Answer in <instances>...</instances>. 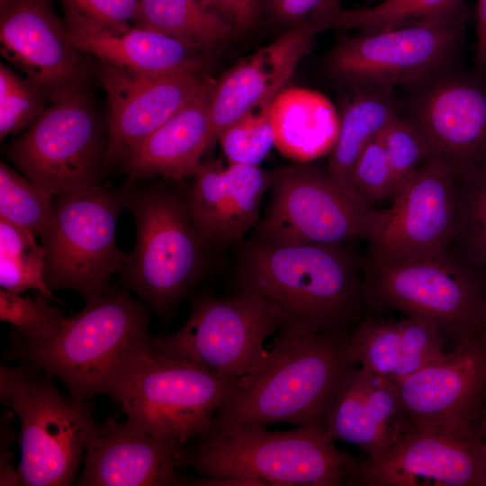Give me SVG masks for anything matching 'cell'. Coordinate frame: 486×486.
<instances>
[{"label": "cell", "instance_id": "6da1fadb", "mask_svg": "<svg viewBox=\"0 0 486 486\" xmlns=\"http://www.w3.org/2000/svg\"><path fill=\"white\" fill-rule=\"evenodd\" d=\"M237 290L257 293L283 317L279 337L352 328L371 311L363 259L346 245H280L255 238L242 248Z\"/></svg>", "mask_w": 486, "mask_h": 486}, {"label": "cell", "instance_id": "f35d334b", "mask_svg": "<svg viewBox=\"0 0 486 486\" xmlns=\"http://www.w3.org/2000/svg\"><path fill=\"white\" fill-rule=\"evenodd\" d=\"M67 28L122 30L136 24L140 0H62Z\"/></svg>", "mask_w": 486, "mask_h": 486}, {"label": "cell", "instance_id": "277c9868", "mask_svg": "<svg viewBox=\"0 0 486 486\" xmlns=\"http://www.w3.org/2000/svg\"><path fill=\"white\" fill-rule=\"evenodd\" d=\"M121 189L135 222V243L119 273L122 285L167 320L204 275L212 247L191 214L185 191L139 180Z\"/></svg>", "mask_w": 486, "mask_h": 486}, {"label": "cell", "instance_id": "4fadbf2b", "mask_svg": "<svg viewBox=\"0 0 486 486\" xmlns=\"http://www.w3.org/2000/svg\"><path fill=\"white\" fill-rule=\"evenodd\" d=\"M107 139L85 91L51 102L7 148L21 173L54 195L103 182Z\"/></svg>", "mask_w": 486, "mask_h": 486}, {"label": "cell", "instance_id": "f6af8a7d", "mask_svg": "<svg viewBox=\"0 0 486 486\" xmlns=\"http://www.w3.org/2000/svg\"><path fill=\"white\" fill-rule=\"evenodd\" d=\"M477 337L481 339L486 348V315L483 319L481 329Z\"/></svg>", "mask_w": 486, "mask_h": 486}, {"label": "cell", "instance_id": "5b68a950", "mask_svg": "<svg viewBox=\"0 0 486 486\" xmlns=\"http://www.w3.org/2000/svg\"><path fill=\"white\" fill-rule=\"evenodd\" d=\"M147 305L124 287H111L66 317L53 336L39 342L15 339L7 356L59 380L75 398L106 394L126 356L151 337Z\"/></svg>", "mask_w": 486, "mask_h": 486}, {"label": "cell", "instance_id": "f1b7e54d", "mask_svg": "<svg viewBox=\"0 0 486 486\" xmlns=\"http://www.w3.org/2000/svg\"><path fill=\"white\" fill-rule=\"evenodd\" d=\"M136 26L148 28L206 52L230 40L236 32L199 0H140Z\"/></svg>", "mask_w": 486, "mask_h": 486}, {"label": "cell", "instance_id": "bcb514c9", "mask_svg": "<svg viewBox=\"0 0 486 486\" xmlns=\"http://www.w3.org/2000/svg\"><path fill=\"white\" fill-rule=\"evenodd\" d=\"M14 1L15 0H0V9L7 6Z\"/></svg>", "mask_w": 486, "mask_h": 486}, {"label": "cell", "instance_id": "52a82bcc", "mask_svg": "<svg viewBox=\"0 0 486 486\" xmlns=\"http://www.w3.org/2000/svg\"><path fill=\"white\" fill-rule=\"evenodd\" d=\"M54 379L29 364L0 365V400L21 423L20 485L76 482L86 443L98 424L91 400L64 394Z\"/></svg>", "mask_w": 486, "mask_h": 486}, {"label": "cell", "instance_id": "836d02e7", "mask_svg": "<svg viewBox=\"0 0 486 486\" xmlns=\"http://www.w3.org/2000/svg\"><path fill=\"white\" fill-rule=\"evenodd\" d=\"M274 97L257 104L218 136L229 163L259 166L274 147L270 115Z\"/></svg>", "mask_w": 486, "mask_h": 486}, {"label": "cell", "instance_id": "7402d4cb", "mask_svg": "<svg viewBox=\"0 0 486 486\" xmlns=\"http://www.w3.org/2000/svg\"><path fill=\"white\" fill-rule=\"evenodd\" d=\"M318 32L311 25L290 27L214 80L210 104L213 141L245 112L285 87Z\"/></svg>", "mask_w": 486, "mask_h": 486}, {"label": "cell", "instance_id": "603a6c76", "mask_svg": "<svg viewBox=\"0 0 486 486\" xmlns=\"http://www.w3.org/2000/svg\"><path fill=\"white\" fill-rule=\"evenodd\" d=\"M325 428L334 439L356 446L367 456L381 454L414 430L398 383L357 365L345 376Z\"/></svg>", "mask_w": 486, "mask_h": 486}, {"label": "cell", "instance_id": "ffe728a7", "mask_svg": "<svg viewBox=\"0 0 486 486\" xmlns=\"http://www.w3.org/2000/svg\"><path fill=\"white\" fill-rule=\"evenodd\" d=\"M180 448L159 440L128 420L109 416L86 443L78 486L186 485L178 476Z\"/></svg>", "mask_w": 486, "mask_h": 486}, {"label": "cell", "instance_id": "d6986e66", "mask_svg": "<svg viewBox=\"0 0 486 486\" xmlns=\"http://www.w3.org/2000/svg\"><path fill=\"white\" fill-rule=\"evenodd\" d=\"M98 76L108 102L106 172L121 166L131 149L182 108L207 80L200 72L141 74L102 61Z\"/></svg>", "mask_w": 486, "mask_h": 486}, {"label": "cell", "instance_id": "3957f363", "mask_svg": "<svg viewBox=\"0 0 486 486\" xmlns=\"http://www.w3.org/2000/svg\"><path fill=\"white\" fill-rule=\"evenodd\" d=\"M324 427L266 426L211 430L184 446L179 467L238 486H348L358 458L338 449Z\"/></svg>", "mask_w": 486, "mask_h": 486}, {"label": "cell", "instance_id": "7c38bea8", "mask_svg": "<svg viewBox=\"0 0 486 486\" xmlns=\"http://www.w3.org/2000/svg\"><path fill=\"white\" fill-rule=\"evenodd\" d=\"M464 20L463 15L344 35L328 54L326 70L351 89H412L453 68Z\"/></svg>", "mask_w": 486, "mask_h": 486}, {"label": "cell", "instance_id": "9c48e42d", "mask_svg": "<svg viewBox=\"0 0 486 486\" xmlns=\"http://www.w3.org/2000/svg\"><path fill=\"white\" fill-rule=\"evenodd\" d=\"M124 202L122 189L102 183L85 191L55 195L52 217L40 236L49 289L70 290L86 302L110 287L128 253L116 244V225Z\"/></svg>", "mask_w": 486, "mask_h": 486}, {"label": "cell", "instance_id": "1f68e13d", "mask_svg": "<svg viewBox=\"0 0 486 486\" xmlns=\"http://www.w3.org/2000/svg\"><path fill=\"white\" fill-rule=\"evenodd\" d=\"M458 177L454 247L486 280V166Z\"/></svg>", "mask_w": 486, "mask_h": 486}, {"label": "cell", "instance_id": "484cf974", "mask_svg": "<svg viewBox=\"0 0 486 486\" xmlns=\"http://www.w3.org/2000/svg\"><path fill=\"white\" fill-rule=\"evenodd\" d=\"M76 47L102 62L141 74L200 72L206 51L159 32L130 26L122 30L68 29Z\"/></svg>", "mask_w": 486, "mask_h": 486}, {"label": "cell", "instance_id": "44dd1931", "mask_svg": "<svg viewBox=\"0 0 486 486\" xmlns=\"http://www.w3.org/2000/svg\"><path fill=\"white\" fill-rule=\"evenodd\" d=\"M275 171L239 163H202L185 190L191 214L212 247L235 243L259 222V209Z\"/></svg>", "mask_w": 486, "mask_h": 486}, {"label": "cell", "instance_id": "ba28073f", "mask_svg": "<svg viewBox=\"0 0 486 486\" xmlns=\"http://www.w3.org/2000/svg\"><path fill=\"white\" fill-rule=\"evenodd\" d=\"M363 292L371 312L426 320L453 346L476 338L486 315V280L452 246L397 263L363 258Z\"/></svg>", "mask_w": 486, "mask_h": 486}, {"label": "cell", "instance_id": "ac0fdd59", "mask_svg": "<svg viewBox=\"0 0 486 486\" xmlns=\"http://www.w3.org/2000/svg\"><path fill=\"white\" fill-rule=\"evenodd\" d=\"M0 10L1 54L47 101L85 91L82 52L47 0H15Z\"/></svg>", "mask_w": 486, "mask_h": 486}, {"label": "cell", "instance_id": "4dcf8cb0", "mask_svg": "<svg viewBox=\"0 0 486 486\" xmlns=\"http://www.w3.org/2000/svg\"><path fill=\"white\" fill-rule=\"evenodd\" d=\"M45 248L30 230L0 217V286L15 294L36 290L49 299Z\"/></svg>", "mask_w": 486, "mask_h": 486}, {"label": "cell", "instance_id": "e0dca14e", "mask_svg": "<svg viewBox=\"0 0 486 486\" xmlns=\"http://www.w3.org/2000/svg\"><path fill=\"white\" fill-rule=\"evenodd\" d=\"M397 383L414 429H479L486 400V348L478 337L457 343L443 358Z\"/></svg>", "mask_w": 486, "mask_h": 486}, {"label": "cell", "instance_id": "f546056e", "mask_svg": "<svg viewBox=\"0 0 486 486\" xmlns=\"http://www.w3.org/2000/svg\"><path fill=\"white\" fill-rule=\"evenodd\" d=\"M465 15L464 0H382L360 9L341 8L327 29L376 32L422 22Z\"/></svg>", "mask_w": 486, "mask_h": 486}, {"label": "cell", "instance_id": "b9f144b4", "mask_svg": "<svg viewBox=\"0 0 486 486\" xmlns=\"http://www.w3.org/2000/svg\"><path fill=\"white\" fill-rule=\"evenodd\" d=\"M15 413L13 410L3 412L0 419V485H20L17 468L14 466V456L11 451L13 442L18 438L14 430L13 420Z\"/></svg>", "mask_w": 486, "mask_h": 486}, {"label": "cell", "instance_id": "8fae6325", "mask_svg": "<svg viewBox=\"0 0 486 486\" xmlns=\"http://www.w3.org/2000/svg\"><path fill=\"white\" fill-rule=\"evenodd\" d=\"M176 331L151 337L159 352L194 363L212 373L238 380L267 362L265 340L283 326L279 310L260 295L237 290L228 297L198 294Z\"/></svg>", "mask_w": 486, "mask_h": 486}, {"label": "cell", "instance_id": "d6a6232c", "mask_svg": "<svg viewBox=\"0 0 486 486\" xmlns=\"http://www.w3.org/2000/svg\"><path fill=\"white\" fill-rule=\"evenodd\" d=\"M54 194L0 164V217L40 237L49 226Z\"/></svg>", "mask_w": 486, "mask_h": 486}, {"label": "cell", "instance_id": "4316f807", "mask_svg": "<svg viewBox=\"0 0 486 486\" xmlns=\"http://www.w3.org/2000/svg\"><path fill=\"white\" fill-rule=\"evenodd\" d=\"M274 147L294 162H310L331 151L338 130V115L320 94L284 87L270 108Z\"/></svg>", "mask_w": 486, "mask_h": 486}, {"label": "cell", "instance_id": "ab89813d", "mask_svg": "<svg viewBox=\"0 0 486 486\" xmlns=\"http://www.w3.org/2000/svg\"><path fill=\"white\" fill-rule=\"evenodd\" d=\"M263 14L284 27L311 25L319 32L341 9L339 0H260Z\"/></svg>", "mask_w": 486, "mask_h": 486}, {"label": "cell", "instance_id": "cb8c5ba5", "mask_svg": "<svg viewBox=\"0 0 486 486\" xmlns=\"http://www.w3.org/2000/svg\"><path fill=\"white\" fill-rule=\"evenodd\" d=\"M213 83L207 78L182 108L131 149L120 166L128 180L159 176L178 182L196 174L214 142L210 115Z\"/></svg>", "mask_w": 486, "mask_h": 486}, {"label": "cell", "instance_id": "9a60e30c", "mask_svg": "<svg viewBox=\"0 0 486 486\" xmlns=\"http://www.w3.org/2000/svg\"><path fill=\"white\" fill-rule=\"evenodd\" d=\"M407 117L462 176L486 166V77L453 68L412 89Z\"/></svg>", "mask_w": 486, "mask_h": 486}, {"label": "cell", "instance_id": "ee69618b", "mask_svg": "<svg viewBox=\"0 0 486 486\" xmlns=\"http://www.w3.org/2000/svg\"><path fill=\"white\" fill-rule=\"evenodd\" d=\"M480 433H481V436H482V439L484 440V442L486 444V400H485V403H484V406H483L482 418H481V421H480Z\"/></svg>", "mask_w": 486, "mask_h": 486}, {"label": "cell", "instance_id": "7a4b0ae2", "mask_svg": "<svg viewBox=\"0 0 486 486\" xmlns=\"http://www.w3.org/2000/svg\"><path fill=\"white\" fill-rule=\"evenodd\" d=\"M352 328L277 336L266 364L236 381L211 430L278 422L325 428L345 376L357 365L350 349Z\"/></svg>", "mask_w": 486, "mask_h": 486}, {"label": "cell", "instance_id": "e575fe53", "mask_svg": "<svg viewBox=\"0 0 486 486\" xmlns=\"http://www.w3.org/2000/svg\"><path fill=\"white\" fill-rule=\"evenodd\" d=\"M49 298L39 293L36 297H22L0 289V320L11 324L16 339L39 342L58 331L66 316L64 311L51 306Z\"/></svg>", "mask_w": 486, "mask_h": 486}, {"label": "cell", "instance_id": "8d00e7d4", "mask_svg": "<svg viewBox=\"0 0 486 486\" xmlns=\"http://www.w3.org/2000/svg\"><path fill=\"white\" fill-rule=\"evenodd\" d=\"M349 190L363 202L374 207L392 198L396 183L380 135L361 152L352 170Z\"/></svg>", "mask_w": 486, "mask_h": 486}, {"label": "cell", "instance_id": "83f0119b", "mask_svg": "<svg viewBox=\"0 0 486 486\" xmlns=\"http://www.w3.org/2000/svg\"><path fill=\"white\" fill-rule=\"evenodd\" d=\"M338 114V130L330 151L328 171L348 189L354 166L367 143L400 114L394 91L353 88ZM350 191V190H349Z\"/></svg>", "mask_w": 486, "mask_h": 486}, {"label": "cell", "instance_id": "74e56055", "mask_svg": "<svg viewBox=\"0 0 486 486\" xmlns=\"http://www.w3.org/2000/svg\"><path fill=\"white\" fill-rule=\"evenodd\" d=\"M392 174L398 185L432 158L421 132L405 116L395 117L380 133Z\"/></svg>", "mask_w": 486, "mask_h": 486}, {"label": "cell", "instance_id": "8992f818", "mask_svg": "<svg viewBox=\"0 0 486 486\" xmlns=\"http://www.w3.org/2000/svg\"><path fill=\"white\" fill-rule=\"evenodd\" d=\"M151 337L126 356L105 395L130 423L183 449L211 430L217 410L237 380L159 352Z\"/></svg>", "mask_w": 486, "mask_h": 486}, {"label": "cell", "instance_id": "d590c367", "mask_svg": "<svg viewBox=\"0 0 486 486\" xmlns=\"http://www.w3.org/2000/svg\"><path fill=\"white\" fill-rule=\"evenodd\" d=\"M45 100L26 76L0 63L1 140L29 127L45 110Z\"/></svg>", "mask_w": 486, "mask_h": 486}, {"label": "cell", "instance_id": "60d3db41", "mask_svg": "<svg viewBox=\"0 0 486 486\" xmlns=\"http://www.w3.org/2000/svg\"><path fill=\"white\" fill-rule=\"evenodd\" d=\"M202 5L226 20L236 33L255 28L263 17L260 0H199Z\"/></svg>", "mask_w": 486, "mask_h": 486}, {"label": "cell", "instance_id": "2e32d148", "mask_svg": "<svg viewBox=\"0 0 486 486\" xmlns=\"http://www.w3.org/2000/svg\"><path fill=\"white\" fill-rule=\"evenodd\" d=\"M348 486H486L480 428L412 430L385 451L359 459Z\"/></svg>", "mask_w": 486, "mask_h": 486}, {"label": "cell", "instance_id": "5bb4252c", "mask_svg": "<svg viewBox=\"0 0 486 486\" xmlns=\"http://www.w3.org/2000/svg\"><path fill=\"white\" fill-rule=\"evenodd\" d=\"M457 212V174L446 161L432 157L396 188L364 259L397 263L447 249L454 238Z\"/></svg>", "mask_w": 486, "mask_h": 486}, {"label": "cell", "instance_id": "7bdbcfd3", "mask_svg": "<svg viewBox=\"0 0 486 486\" xmlns=\"http://www.w3.org/2000/svg\"><path fill=\"white\" fill-rule=\"evenodd\" d=\"M474 72L486 77V0H477Z\"/></svg>", "mask_w": 486, "mask_h": 486}, {"label": "cell", "instance_id": "30bf717a", "mask_svg": "<svg viewBox=\"0 0 486 486\" xmlns=\"http://www.w3.org/2000/svg\"><path fill=\"white\" fill-rule=\"evenodd\" d=\"M257 238L280 245H344L371 241L386 209H375L338 184L328 168L295 162L276 170Z\"/></svg>", "mask_w": 486, "mask_h": 486}, {"label": "cell", "instance_id": "d4e9b609", "mask_svg": "<svg viewBox=\"0 0 486 486\" xmlns=\"http://www.w3.org/2000/svg\"><path fill=\"white\" fill-rule=\"evenodd\" d=\"M446 338L431 322L405 316L398 320L370 312L350 332V349L363 369L399 382L443 358Z\"/></svg>", "mask_w": 486, "mask_h": 486}]
</instances>
